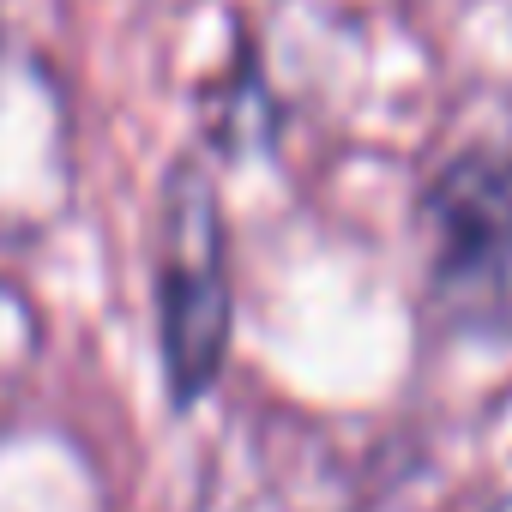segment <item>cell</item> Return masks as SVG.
Wrapping results in <instances>:
<instances>
[{
  "mask_svg": "<svg viewBox=\"0 0 512 512\" xmlns=\"http://www.w3.org/2000/svg\"><path fill=\"white\" fill-rule=\"evenodd\" d=\"M428 302L464 344H512V127L464 145L422 193Z\"/></svg>",
  "mask_w": 512,
  "mask_h": 512,
  "instance_id": "6da1fadb",
  "label": "cell"
},
{
  "mask_svg": "<svg viewBox=\"0 0 512 512\" xmlns=\"http://www.w3.org/2000/svg\"><path fill=\"white\" fill-rule=\"evenodd\" d=\"M157 332L163 380L187 410L211 392L229 350V266H223V217L199 169H181L163 205V266H157Z\"/></svg>",
  "mask_w": 512,
  "mask_h": 512,
  "instance_id": "7a4b0ae2",
  "label": "cell"
},
{
  "mask_svg": "<svg viewBox=\"0 0 512 512\" xmlns=\"http://www.w3.org/2000/svg\"><path fill=\"white\" fill-rule=\"evenodd\" d=\"M494 512H512V494H506V500H500V506H494Z\"/></svg>",
  "mask_w": 512,
  "mask_h": 512,
  "instance_id": "3957f363",
  "label": "cell"
}]
</instances>
